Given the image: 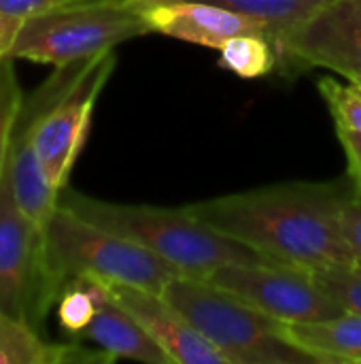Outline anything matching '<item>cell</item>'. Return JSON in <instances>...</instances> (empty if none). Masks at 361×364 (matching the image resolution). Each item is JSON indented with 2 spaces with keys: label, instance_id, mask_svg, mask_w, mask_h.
Listing matches in <instances>:
<instances>
[{
  "label": "cell",
  "instance_id": "1",
  "mask_svg": "<svg viewBox=\"0 0 361 364\" xmlns=\"http://www.w3.org/2000/svg\"><path fill=\"white\" fill-rule=\"evenodd\" d=\"M355 181H291L187 205V211L274 262L302 269L355 264L343 230Z\"/></svg>",
  "mask_w": 361,
  "mask_h": 364
},
{
  "label": "cell",
  "instance_id": "2",
  "mask_svg": "<svg viewBox=\"0 0 361 364\" xmlns=\"http://www.w3.org/2000/svg\"><path fill=\"white\" fill-rule=\"evenodd\" d=\"M60 205L100 228L132 239L185 277L209 279L219 267L230 262H274L262 252L206 226L187 207L164 209L109 203L68 188L60 192Z\"/></svg>",
  "mask_w": 361,
  "mask_h": 364
},
{
  "label": "cell",
  "instance_id": "3",
  "mask_svg": "<svg viewBox=\"0 0 361 364\" xmlns=\"http://www.w3.org/2000/svg\"><path fill=\"white\" fill-rule=\"evenodd\" d=\"M162 296L230 364H319L283 335V322L206 279L179 275Z\"/></svg>",
  "mask_w": 361,
  "mask_h": 364
},
{
  "label": "cell",
  "instance_id": "4",
  "mask_svg": "<svg viewBox=\"0 0 361 364\" xmlns=\"http://www.w3.org/2000/svg\"><path fill=\"white\" fill-rule=\"evenodd\" d=\"M45 250L62 290L74 279H96L106 286L123 284L162 294L181 275L179 269L132 239L100 228L62 205L45 224Z\"/></svg>",
  "mask_w": 361,
  "mask_h": 364
},
{
  "label": "cell",
  "instance_id": "5",
  "mask_svg": "<svg viewBox=\"0 0 361 364\" xmlns=\"http://www.w3.org/2000/svg\"><path fill=\"white\" fill-rule=\"evenodd\" d=\"M149 32L151 26L134 0H89L26 17L9 55L64 66L91 60Z\"/></svg>",
  "mask_w": 361,
  "mask_h": 364
},
{
  "label": "cell",
  "instance_id": "6",
  "mask_svg": "<svg viewBox=\"0 0 361 364\" xmlns=\"http://www.w3.org/2000/svg\"><path fill=\"white\" fill-rule=\"evenodd\" d=\"M115 53L106 51L91 60L55 66L43 83L45 105L34 122L32 141L47 179L62 192L85 143L96 100L106 85Z\"/></svg>",
  "mask_w": 361,
  "mask_h": 364
},
{
  "label": "cell",
  "instance_id": "7",
  "mask_svg": "<svg viewBox=\"0 0 361 364\" xmlns=\"http://www.w3.org/2000/svg\"><path fill=\"white\" fill-rule=\"evenodd\" d=\"M60 294L62 286L47 262L45 228L19 209L4 164L0 179V311L40 331Z\"/></svg>",
  "mask_w": 361,
  "mask_h": 364
},
{
  "label": "cell",
  "instance_id": "8",
  "mask_svg": "<svg viewBox=\"0 0 361 364\" xmlns=\"http://www.w3.org/2000/svg\"><path fill=\"white\" fill-rule=\"evenodd\" d=\"M206 282L223 288L279 322H319L345 314L311 269L283 262H230Z\"/></svg>",
  "mask_w": 361,
  "mask_h": 364
},
{
  "label": "cell",
  "instance_id": "9",
  "mask_svg": "<svg viewBox=\"0 0 361 364\" xmlns=\"http://www.w3.org/2000/svg\"><path fill=\"white\" fill-rule=\"evenodd\" d=\"M279 73L328 68L361 87V0H332L279 45Z\"/></svg>",
  "mask_w": 361,
  "mask_h": 364
},
{
  "label": "cell",
  "instance_id": "10",
  "mask_svg": "<svg viewBox=\"0 0 361 364\" xmlns=\"http://www.w3.org/2000/svg\"><path fill=\"white\" fill-rule=\"evenodd\" d=\"M109 290L143 324L172 363L230 364L162 294L123 284H109Z\"/></svg>",
  "mask_w": 361,
  "mask_h": 364
},
{
  "label": "cell",
  "instance_id": "11",
  "mask_svg": "<svg viewBox=\"0 0 361 364\" xmlns=\"http://www.w3.org/2000/svg\"><path fill=\"white\" fill-rule=\"evenodd\" d=\"M151 26V32H160L185 43L204 45L219 49L226 41L249 34L264 32L255 21L236 15L217 4L198 2V0H168L153 4H138Z\"/></svg>",
  "mask_w": 361,
  "mask_h": 364
},
{
  "label": "cell",
  "instance_id": "12",
  "mask_svg": "<svg viewBox=\"0 0 361 364\" xmlns=\"http://www.w3.org/2000/svg\"><path fill=\"white\" fill-rule=\"evenodd\" d=\"M77 337L91 341L115 360L128 358L147 364H172L143 324L111 294L106 284L100 292L91 322Z\"/></svg>",
  "mask_w": 361,
  "mask_h": 364
},
{
  "label": "cell",
  "instance_id": "13",
  "mask_svg": "<svg viewBox=\"0 0 361 364\" xmlns=\"http://www.w3.org/2000/svg\"><path fill=\"white\" fill-rule=\"evenodd\" d=\"M283 335L319 364L361 363V314L345 311L319 322H283Z\"/></svg>",
  "mask_w": 361,
  "mask_h": 364
},
{
  "label": "cell",
  "instance_id": "14",
  "mask_svg": "<svg viewBox=\"0 0 361 364\" xmlns=\"http://www.w3.org/2000/svg\"><path fill=\"white\" fill-rule=\"evenodd\" d=\"M106 352L47 341L40 331L0 311V364L113 363Z\"/></svg>",
  "mask_w": 361,
  "mask_h": 364
},
{
  "label": "cell",
  "instance_id": "15",
  "mask_svg": "<svg viewBox=\"0 0 361 364\" xmlns=\"http://www.w3.org/2000/svg\"><path fill=\"white\" fill-rule=\"evenodd\" d=\"M134 2L153 4V2H168V0H134ZM198 2L217 4L221 9H228L236 15L255 21L279 47L289 34L302 28L332 0H198Z\"/></svg>",
  "mask_w": 361,
  "mask_h": 364
},
{
  "label": "cell",
  "instance_id": "16",
  "mask_svg": "<svg viewBox=\"0 0 361 364\" xmlns=\"http://www.w3.org/2000/svg\"><path fill=\"white\" fill-rule=\"evenodd\" d=\"M219 66L243 79H257L279 70V47L262 32L238 34L219 47Z\"/></svg>",
  "mask_w": 361,
  "mask_h": 364
},
{
  "label": "cell",
  "instance_id": "17",
  "mask_svg": "<svg viewBox=\"0 0 361 364\" xmlns=\"http://www.w3.org/2000/svg\"><path fill=\"white\" fill-rule=\"evenodd\" d=\"M13 62H15V58H11V55L0 58V179H2L4 164H6L13 124H15V117H17L21 100H23Z\"/></svg>",
  "mask_w": 361,
  "mask_h": 364
},
{
  "label": "cell",
  "instance_id": "18",
  "mask_svg": "<svg viewBox=\"0 0 361 364\" xmlns=\"http://www.w3.org/2000/svg\"><path fill=\"white\" fill-rule=\"evenodd\" d=\"M313 273L334 303H338L345 311L361 314V267H326Z\"/></svg>",
  "mask_w": 361,
  "mask_h": 364
},
{
  "label": "cell",
  "instance_id": "19",
  "mask_svg": "<svg viewBox=\"0 0 361 364\" xmlns=\"http://www.w3.org/2000/svg\"><path fill=\"white\" fill-rule=\"evenodd\" d=\"M319 92L330 107L336 128H349L361 132V87L351 83L343 85L334 77L319 79Z\"/></svg>",
  "mask_w": 361,
  "mask_h": 364
},
{
  "label": "cell",
  "instance_id": "20",
  "mask_svg": "<svg viewBox=\"0 0 361 364\" xmlns=\"http://www.w3.org/2000/svg\"><path fill=\"white\" fill-rule=\"evenodd\" d=\"M343 230H345V239L349 243V250L353 254L355 264L361 267V188H357V186L345 205Z\"/></svg>",
  "mask_w": 361,
  "mask_h": 364
},
{
  "label": "cell",
  "instance_id": "21",
  "mask_svg": "<svg viewBox=\"0 0 361 364\" xmlns=\"http://www.w3.org/2000/svg\"><path fill=\"white\" fill-rule=\"evenodd\" d=\"M81 2H89V0H0V11L11 17L26 19V17H34L40 13H49V11L81 4Z\"/></svg>",
  "mask_w": 361,
  "mask_h": 364
},
{
  "label": "cell",
  "instance_id": "22",
  "mask_svg": "<svg viewBox=\"0 0 361 364\" xmlns=\"http://www.w3.org/2000/svg\"><path fill=\"white\" fill-rule=\"evenodd\" d=\"M336 130L349 160V175L355 181V186L361 188V132L349 128H336Z\"/></svg>",
  "mask_w": 361,
  "mask_h": 364
},
{
  "label": "cell",
  "instance_id": "23",
  "mask_svg": "<svg viewBox=\"0 0 361 364\" xmlns=\"http://www.w3.org/2000/svg\"><path fill=\"white\" fill-rule=\"evenodd\" d=\"M21 21L23 19L11 17V15H6V13L0 11V58L11 53V47L15 43V36L19 32Z\"/></svg>",
  "mask_w": 361,
  "mask_h": 364
}]
</instances>
